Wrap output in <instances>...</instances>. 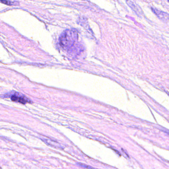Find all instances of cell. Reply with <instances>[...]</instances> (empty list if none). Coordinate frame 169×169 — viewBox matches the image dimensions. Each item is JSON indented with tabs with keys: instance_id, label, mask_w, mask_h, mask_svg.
Listing matches in <instances>:
<instances>
[{
	"instance_id": "52a82bcc",
	"label": "cell",
	"mask_w": 169,
	"mask_h": 169,
	"mask_svg": "<svg viewBox=\"0 0 169 169\" xmlns=\"http://www.w3.org/2000/svg\"><path fill=\"white\" fill-rule=\"evenodd\" d=\"M164 131H165V132H166V133H167V134H168V135H169V130H164Z\"/></svg>"
},
{
	"instance_id": "6da1fadb",
	"label": "cell",
	"mask_w": 169,
	"mask_h": 169,
	"mask_svg": "<svg viewBox=\"0 0 169 169\" xmlns=\"http://www.w3.org/2000/svg\"><path fill=\"white\" fill-rule=\"evenodd\" d=\"M77 39V33L72 30H66L63 33L60 37V45L64 48H69L74 45Z\"/></svg>"
},
{
	"instance_id": "7a4b0ae2",
	"label": "cell",
	"mask_w": 169,
	"mask_h": 169,
	"mask_svg": "<svg viewBox=\"0 0 169 169\" xmlns=\"http://www.w3.org/2000/svg\"><path fill=\"white\" fill-rule=\"evenodd\" d=\"M7 97L11 98L14 102H19L21 104H25L27 103H31V100L25 95L17 92L12 91L6 95Z\"/></svg>"
},
{
	"instance_id": "277c9868",
	"label": "cell",
	"mask_w": 169,
	"mask_h": 169,
	"mask_svg": "<svg viewBox=\"0 0 169 169\" xmlns=\"http://www.w3.org/2000/svg\"><path fill=\"white\" fill-rule=\"evenodd\" d=\"M127 3L129 5V6L130 7H131V9L136 12V13H139V11H138V8L137 7L135 6V5L134 4V3L132 2H131V1H129V0H128L127 1Z\"/></svg>"
},
{
	"instance_id": "3957f363",
	"label": "cell",
	"mask_w": 169,
	"mask_h": 169,
	"mask_svg": "<svg viewBox=\"0 0 169 169\" xmlns=\"http://www.w3.org/2000/svg\"><path fill=\"white\" fill-rule=\"evenodd\" d=\"M151 10L152 12L155 13L157 17L160 19L162 20L163 21H169V14L167 13H166L165 12H163L162 11H159L157 9H154V8H151Z\"/></svg>"
},
{
	"instance_id": "5b68a950",
	"label": "cell",
	"mask_w": 169,
	"mask_h": 169,
	"mask_svg": "<svg viewBox=\"0 0 169 169\" xmlns=\"http://www.w3.org/2000/svg\"><path fill=\"white\" fill-rule=\"evenodd\" d=\"M0 2L2 3H3L4 4L7 5H12L11 4H12V3H11V2L8 1H6V0H0Z\"/></svg>"
},
{
	"instance_id": "ba28073f",
	"label": "cell",
	"mask_w": 169,
	"mask_h": 169,
	"mask_svg": "<svg viewBox=\"0 0 169 169\" xmlns=\"http://www.w3.org/2000/svg\"><path fill=\"white\" fill-rule=\"evenodd\" d=\"M167 93H168V95L169 96V92H167Z\"/></svg>"
},
{
	"instance_id": "8992f818",
	"label": "cell",
	"mask_w": 169,
	"mask_h": 169,
	"mask_svg": "<svg viewBox=\"0 0 169 169\" xmlns=\"http://www.w3.org/2000/svg\"><path fill=\"white\" fill-rule=\"evenodd\" d=\"M77 164L78 165V166H80L81 167H82V168H92V167L88 166H87L86 165L83 164L82 163H77Z\"/></svg>"
}]
</instances>
